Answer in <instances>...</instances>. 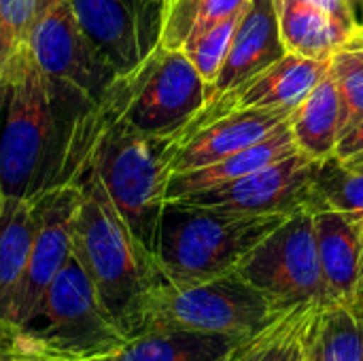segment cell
Returning a JSON list of instances; mask_svg holds the SVG:
<instances>
[{
  "instance_id": "obj_1",
  "label": "cell",
  "mask_w": 363,
  "mask_h": 361,
  "mask_svg": "<svg viewBox=\"0 0 363 361\" xmlns=\"http://www.w3.org/2000/svg\"><path fill=\"white\" fill-rule=\"evenodd\" d=\"M91 102L72 85L49 77L21 45L0 72V189L36 200L72 185V157L81 119Z\"/></svg>"
},
{
  "instance_id": "obj_2",
  "label": "cell",
  "mask_w": 363,
  "mask_h": 361,
  "mask_svg": "<svg viewBox=\"0 0 363 361\" xmlns=\"http://www.w3.org/2000/svg\"><path fill=\"white\" fill-rule=\"evenodd\" d=\"M77 187L72 253L125 338L138 336L149 298L166 281L155 257L121 219L100 177L87 170Z\"/></svg>"
},
{
  "instance_id": "obj_3",
  "label": "cell",
  "mask_w": 363,
  "mask_h": 361,
  "mask_svg": "<svg viewBox=\"0 0 363 361\" xmlns=\"http://www.w3.org/2000/svg\"><path fill=\"white\" fill-rule=\"evenodd\" d=\"M289 215H251L166 202L157 230L155 262L168 285L206 283L230 272Z\"/></svg>"
},
{
  "instance_id": "obj_4",
  "label": "cell",
  "mask_w": 363,
  "mask_h": 361,
  "mask_svg": "<svg viewBox=\"0 0 363 361\" xmlns=\"http://www.w3.org/2000/svg\"><path fill=\"white\" fill-rule=\"evenodd\" d=\"M74 253L60 268L32 315L0 347L43 361H102L125 343Z\"/></svg>"
},
{
  "instance_id": "obj_5",
  "label": "cell",
  "mask_w": 363,
  "mask_h": 361,
  "mask_svg": "<svg viewBox=\"0 0 363 361\" xmlns=\"http://www.w3.org/2000/svg\"><path fill=\"white\" fill-rule=\"evenodd\" d=\"M100 104L106 113V123L96 140L87 170L100 177L134 238L155 257L157 230L170 179L166 138H151L128 126L119 117L111 87Z\"/></svg>"
},
{
  "instance_id": "obj_6",
  "label": "cell",
  "mask_w": 363,
  "mask_h": 361,
  "mask_svg": "<svg viewBox=\"0 0 363 361\" xmlns=\"http://www.w3.org/2000/svg\"><path fill=\"white\" fill-rule=\"evenodd\" d=\"M294 311L296 309L289 311L279 306L238 272H230L185 287L162 283L149 298L143 332L185 330L215 336L257 338L285 321Z\"/></svg>"
},
{
  "instance_id": "obj_7",
  "label": "cell",
  "mask_w": 363,
  "mask_h": 361,
  "mask_svg": "<svg viewBox=\"0 0 363 361\" xmlns=\"http://www.w3.org/2000/svg\"><path fill=\"white\" fill-rule=\"evenodd\" d=\"M119 117L151 138H170L206 104L208 85L181 49L157 47L111 85Z\"/></svg>"
},
{
  "instance_id": "obj_8",
  "label": "cell",
  "mask_w": 363,
  "mask_h": 361,
  "mask_svg": "<svg viewBox=\"0 0 363 361\" xmlns=\"http://www.w3.org/2000/svg\"><path fill=\"white\" fill-rule=\"evenodd\" d=\"M236 272L283 309L332 304L323 283L313 211L291 213Z\"/></svg>"
},
{
  "instance_id": "obj_9",
  "label": "cell",
  "mask_w": 363,
  "mask_h": 361,
  "mask_svg": "<svg viewBox=\"0 0 363 361\" xmlns=\"http://www.w3.org/2000/svg\"><path fill=\"white\" fill-rule=\"evenodd\" d=\"M77 202V185L53 187L34 200L36 232L26 268L0 313V338L32 315L43 294L70 257Z\"/></svg>"
},
{
  "instance_id": "obj_10",
  "label": "cell",
  "mask_w": 363,
  "mask_h": 361,
  "mask_svg": "<svg viewBox=\"0 0 363 361\" xmlns=\"http://www.w3.org/2000/svg\"><path fill=\"white\" fill-rule=\"evenodd\" d=\"M70 6L119 77L136 70L160 47L166 0H70Z\"/></svg>"
},
{
  "instance_id": "obj_11",
  "label": "cell",
  "mask_w": 363,
  "mask_h": 361,
  "mask_svg": "<svg viewBox=\"0 0 363 361\" xmlns=\"http://www.w3.org/2000/svg\"><path fill=\"white\" fill-rule=\"evenodd\" d=\"M319 168L321 160H313L311 155L298 151L247 177L170 202L251 215H291L300 209L311 211V194Z\"/></svg>"
},
{
  "instance_id": "obj_12",
  "label": "cell",
  "mask_w": 363,
  "mask_h": 361,
  "mask_svg": "<svg viewBox=\"0 0 363 361\" xmlns=\"http://www.w3.org/2000/svg\"><path fill=\"white\" fill-rule=\"evenodd\" d=\"M43 72L79 89L91 104L100 102L119 77L81 30L70 0H60L32 28L26 40Z\"/></svg>"
},
{
  "instance_id": "obj_13",
  "label": "cell",
  "mask_w": 363,
  "mask_h": 361,
  "mask_svg": "<svg viewBox=\"0 0 363 361\" xmlns=\"http://www.w3.org/2000/svg\"><path fill=\"white\" fill-rule=\"evenodd\" d=\"M294 109H247L221 115L189 132L166 138L168 174L215 164L289 123Z\"/></svg>"
},
{
  "instance_id": "obj_14",
  "label": "cell",
  "mask_w": 363,
  "mask_h": 361,
  "mask_svg": "<svg viewBox=\"0 0 363 361\" xmlns=\"http://www.w3.org/2000/svg\"><path fill=\"white\" fill-rule=\"evenodd\" d=\"M330 60H311L285 53L279 62L257 72L238 87L206 102L177 134L189 132L221 115L247 109H296L298 102L328 74ZM174 134V136H177Z\"/></svg>"
},
{
  "instance_id": "obj_15",
  "label": "cell",
  "mask_w": 363,
  "mask_h": 361,
  "mask_svg": "<svg viewBox=\"0 0 363 361\" xmlns=\"http://www.w3.org/2000/svg\"><path fill=\"white\" fill-rule=\"evenodd\" d=\"M287 53L274 0H247L238 26L234 30L228 55L208 85L206 102L223 96L225 91L249 81L257 72L266 70Z\"/></svg>"
},
{
  "instance_id": "obj_16",
  "label": "cell",
  "mask_w": 363,
  "mask_h": 361,
  "mask_svg": "<svg viewBox=\"0 0 363 361\" xmlns=\"http://www.w3.org/2000/svg\"><path fill=\"white\" fill-rule=\"evenodd\" d=\"M313 219L328 298L351 306L362 287L363 219L338 211H315Z\"/></svg>"
},
{
  "instance_id": "obj_17",
  "label": "cell",
  "mask_w": 363,
  "mask_h": 361,
  "mask_svg": "<svg viewBox=\"0 0 363 361\" xmlns=\"http://www.w3.org/2000/svg\"><path fill=\"white\" fill-rule=\"evenodd\" d=\"M262 336L234 338L185 330H149L128 338L119 351L102 361H242Z\"/></svg>"
},
{
  "instance_id": "obj_18",
  "label": "cell",
  "mask_w": 363,
  "mask_h": 361,
  "mask_svg": "<svg viewBox=\"0 0 363 361\" xmlns=\"http://www.w3.org/2000/svg\"><path fill=\"white\" fill-rule=\"evenodd\" d=\"M298 145L294 138V132L287 126H283L281 130H277L274 134L266 136L264 140L232 153L215 164L196 168V170H187V172H179L172 174L168 179L166 185V202L196 194V191H204V189H213L217 185L236 181L240 177H247L259 168H266L279 160H285L294 153H298Z\"/></svg>"
},
{
  "instance_id": "obj_19",
  "label": "cell",
  "mask_w": 363,
  "mask_h": 361,
  "mask_svg": "<svg viewBox=\"0 0 363 361\" xmlns=\"http://www.w3.org/2000/svg\"><path fill=\"white\" fill-rule=\"evenodd\" d=\"M274 2L279 15V30L287 53H296L311 60H330L357 34L304 0Z\"/></svg>"
},
{
  "instance_id": "obj_20",
  "label": "cell",
  "mask_w": 363,
  "mask_h": 361,
  "mask_svg": "<svg viewBox=\"0 0 363 361\" xmlns=\"http://www.w3.org/2000/svg\"><path fill=\"white\" fill-rule=\"evenodd\" d=\"M296 145L313 160H328L340 140V96L328 74L298 102L289 117Z\"/></svg>"
},
{
  "instance_id": "obj_21",
  "label": "cell",
  "mask_w": 363,
  "mask_h": 361,
  "mask_svg": "<svg viewBox=\"0 0 363 361\" xmlns=\"http://www.w3.org/2000/svg\"><path fill=\"white\" fill-rule=\"evenodd\" d=\"M302 338L308 361H363V317L349 304L315 306Z\"/></svg>"
},
{
  "instance_id": "obj_22",
  "label": "cell",
  "mask_w": 363,
  "mask_h": 361,
  "mask_svg": "<svg viewBox=\"0 0 363 361\" xmlns=\"http://www.w3.org/2000/svg\"><path fill=\"white\" fill-rule=\"evenodd\" d=\"M34 232V200L0 196V313L26 268Z\"/></svg>"
},
{
  "instance_id": "obj_23",
  "label": "cell",
  "mask_w": 363,
  "mask_h": 361,
  "mask_svg": "<svg viewBox=\"0 0 363 361\" xmlns=\"http://www.w3.org/2000/svg\"><path fill=\"white\" fill-rule=\"evenodd\" d=\"M245 4L247 0H166L160 45L183 49L196 36L240 13Z\"/></svg>"
},
{
  "instance_id": "obj_24",
  "label": "cell",
  "mask_w": 363,
  "mask_h": 361,
  "mask_svg": "<svg viewBox=\"0 0 363 361\" xmlns=\"http://www.w3.org/2000/svg\"><path fill=\"white\" fill-rule=\"evenodd\" d=\"M311 211H338L363 219V168H347L334 155L323 160L313 185Z\"/></svg>"
},
{
  "instance_id": "obj_25",
  "label": "cell",
  "mask_w": 363,
  "mask_h": 361,
  "mask_svg": "<svg viewBox=\"0 0 363 361\" xmlns=\"http://www.w3.org/2000/svg\"><path fill=\"white\" fill-rule=\"evenodd\" d=\"M330 74L340 96V136L363 119V43L353 38L330 57Z\"/></svg>"
},
{
  "instance_id": "obj_26",
  "label": "cell",
  "mask_w": 363,
  "mask_h": 361,
  "mask_svg": "<svg viewBox=\"0 0 363 361\" xmlns=\"http://www.w3.org/2000/svg\"><path fill=\"white\" fill-rule=\"evenodd\" d=\"M60 0H0V72L38 19Z\"/></svg>"
},
{
  "instance_id": "obj_27",
  "label": "cell",
  "mask_w": 363,
  "mask_h": 361,
  "mask_svg": "<svg viewBox=\"0 0 363 361\" xmlns=\"http://www.w3.org/2000/svg\"><path fill=\"white\" fill-rule=\"evenodd\" d=\"M242 13V11H240ZM240 13L223 19L221 23L213 26L211 30H206L204 34L196 36L194 40H189L181 51L191 60V64L196 66V70L200 72V77L206 81V85H211L228 55L234 30L238 26Z\"/></svg>"
},
{
  "instance_id": "obj_28",
  "label": "cell",
  "mask_w": 363,
  "mask_h": 361,
  "mask_svg": "<svg viewBox=\"0 0 363 361\" xmlns=\"http://www.w3.org/2000/svg\"><path fill=\"white\" fill-rule=\"evenodd\" d=\"M315 306H321V304H313V306H302L294 313L289 326L285 328V332L281 334V338L277 340L272 353H270V360L268 361H291L294 360V351H296V345H298V338H300V332L306 323V319L311 317L313 309Z\"/></svg>"
},
{
  "instance_id": "obj_29",
  "label": "cell",
  "mask_w": 363,
  "mask_h": 361,
  "mask_svg": "<svg viewBox=\"0 0 363 361\" xmlns=\"http://www.w3.org/2000/svg\"><path fill=\"white\" fill-rule=\"evenodd\" d=\"M334 157L347 168H363V119L340 136Z\"/></svg>"
},
{
  "instance_id": "obj_30",
  "label": "cell",
  "mask_w": 363,
  "mask_h": 361,
  "mask_svg": "<svg viewBox=\"0 0 363 361\" xmlns=\"http://www.w3.org/2000/svg\"><path fill=\"white\" fill-rule=\"evenodd\" d=\"M304 2H308L311 6L323 11L325 15H330L340 26L349 28L351 32H357L359 26H362L359 23V15H357L355 6L349 0H304Z\"/></svg>"
},
{
  "instance_id": "obj_31",
  "label": "cell",
  "mask_w": 363,
  "mask_h": 361,
  "mask_svg": "<svg viewBox=\"0 0 363 361\" xmlns=\"http://www.w3.org/2000/svg\"><path fill=\"white\" fill-rule=\"evenodd\" d=\"M302 309V306H300ZM298 311V309H296ZM294 311V313H296ZM294 313L285 319V321H281L277 328H272L268 334H264L255 345H253V349L245 355V360L242 361H268L270 360V353H272V349H274V345H277V340L281 338V334L285 332V328L289 326V321H291V317H294Z\"/></svg>"
},
{
  "instance_id": "obj_32",
  "label": "cell",
  "mask_w": 363,
  "mask_h": 361,
  "mask_svg": "<svg viewBox=\"0 0 363 361\" xmlns=\"http://www.w3.org/2000/svg\"><path fill=\"white\" fill-rule=\"evenodd\" d=\"M0 361H43V360H36V357L23 355V353H19V351L6 349V347H0Z\"/></svg>"
},
{
  "instance_id": "obj_33",
  "label": "cell",
  "mask_w": 363,
  "mask_h": 361,
  "mask_svg": "<svg viewBox=\"0 0 363 361\" xmlns=\"http://www.w3.org/2000/svg\"><path fill=\"white\" fill-rule=\"evenodd\" d=\"M308 321V319H306ZM304 328H306V323H304ZM304 328H302V332H300V338H298V345H296V351H294V360L291 361H308L306 357V349H304Z\"/></svg>"
},
{
  "instance_id": "obj_34",
  "label": "cell",
  "mask_w": 363,
  "mask_h": 361,
  "mask_svg": "<svg viewBox=\"0 0 363 361\" xmlns=\"http://www.w3.org/2000/svg\"><path fill=\"white\" fill-rule=\"evenodd\" d=\"M351 306L363 317V289H359V294H357V298H355V302H353Z\"/></svg>"
},
{
  "instance_id": "obj_35",
  "label": "cell",
  "mask_w": 363,
  "mask_h": 361,
  "mask_svg": "<svg viewBox=\"0 0 363 361\" xmlns=\"http://www.w3.org/2000/svg\"><path fill=\"white\" fill-rule=\"evenodd\" d=\"M355 38H357L359 43H363V26H359V30H357V34H355Z\"/></svg>"
},
{
  "instance_id": "obj_36",
  "label": "cell",
  "mask_w": 363,
  "mask_h": 361,
  "mask_svg": "<svg viewBox=\"0 0 363 361\" xmlns=\"http://www.w3.org/2000/svg\"><path fill=\"white\" fill-rule=\"evenodd\" d=\"M349 2L355 6V11H357V6H359V11H362V0H349ZM357 15H359V13H357Z\"/></svg>"
},
{
  "instance_id": "obj_37",
  "label": "cell",
  "mask_w": 363,
  "mask_h": 361,
  "mask_svg": "<svg viewBox=\"0 0 363 361\" xmlns=\"http://www.w3.org/2000/svg\"><path fill=\"white\" fill-rule=\"evenodd\" d=\"M359 23L363 26V0H362V11H359Z\"/></svg>"
},
{
  "instance_id": "obj_38",
  "label": "cell",
  "mask_w": 363,
  "mask_h": 361,
  "mask_svg": "<svg viewBox=\"0 0 363 361\" xmlns=\"http://www.w3.org/2000/svg\"><path fill=\"white\" fill-rule=\"evenodd\" d=\"M359 289H363V255H362V287Z\"/></svg>"
},
{
  "instance_id": "obj_39",
  "label": "cell",
  "mask_w": 363,
  "mask_h": 361,
  "mask_svg": "<svg viewBox=\"0 0 363 361\" xmlns=\"http://www.w3.org/2000/svg\"><path fill=\"white\" fill-rule=\"evenodd\" d=\"M0 196H2V189H0Z\"/></svg>"
}]
</instances>
